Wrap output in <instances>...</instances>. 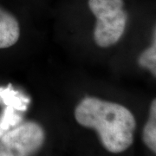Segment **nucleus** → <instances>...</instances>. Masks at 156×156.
I'll return each mask as SVG.
<instances>
[{
    "label": "nucleus",
    "mask_w": 156,
    "mask_h": 156,
    "mask_svg": "<svg viewBox=\"0 0 156 156\" xmlns=\"http://www.w3.org/2000/svg\"><path fill=\"white\" fill-rule=\"evenodd\" d=\"M90 11L96 17L94 39L97 46L115 44L124 34L128 14L123 0H89Z\"/></svg>",
    "instance_id": "2"
},
{
    "label": "nucleus",
    "mask_w": 156,
    "mask_h": 156,
    "mask_svg": "<svg viewBox=\"0 0 156 156\" xmlns=\"http://www.w3.org/2000/svg\"><path fill=\"white\" fill-rule=\"evenodd\" d=\"M45 131L36 122H25L0 139V156H34L44 144Z\"/></svg>",
    "instance_id": "3"
},
{
    "label": "nucleus",
    "mask_w": 156,
    "mask_h": 156,
    "mask_svg": "<svg viewBox=\"0 0 156 156\" xmlns=\"http://www.w3.org/2000/svg\"><path fill=\"white\" fill-rule=\"evenodd\" d=\"M156 44L155 35L154 37V44H152L146 50H144L138 59V62L140 67L147 69L155 76L156 74Z\"/></svg>",
    "instance_id": "6"
},
{
    "label": "nucleus",
    "mask_w": 156,
    "mask_h": 156,
    "mask_svg": "<svg viewBox=\"0 0 156 156\" xmlns=\"http://www.w3.org/2000/svg\"><path fill=\"white\" fill-rule=\"evenodd\" d=\"M19 37L20 26L16 17L0 6V49L13 46Z\"/></svg>",
    "instance_id": "4"
},
{
    "label": "nucleus",
    "mask_w": 156,
    "mask_h": 156,
    "mask_svg": "<svg viewBox=\"0 0 156 156\" xmlns=\"http://www.w3.org/2000/svg\"><path fill=\"white\" fill-rule=\"evenodd\" d=\"M142 140L153 153H156V100L152 101L148 120L142 131Z\"/></svg>",
    "instance_id": "5"
},
{
    "label": "nucleus",
    "mask_w": 156,
    "mask_h": 156,
    "mask_svg": "<svg viewBox=\"0 0 156 156\" xmlns=\"http://www.w3.org/2000/svg\"><path fill=\"white\" fill-rule=\"evenodd\" d=\"M74 114L78 124L97 132L101 145L112 154L122 153L134 142L136 121L122 104L89 96L78 103Z\"/></svg>",
    "instance_id": "1"
}]
</instances>
